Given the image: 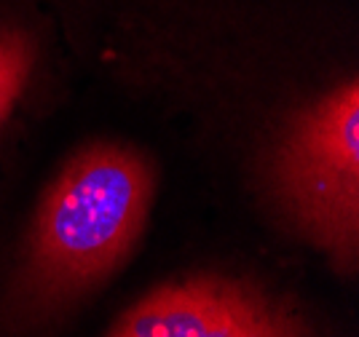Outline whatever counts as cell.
<instances>
[{
  "instance_id": "obj_1",
  "label": "cell",
  "mask_w": 359,
  "mask_h": 337,
  "mask_svg": "<svg viewBox=\"0 0 359 337\" xmlns=\"http://www.w3.org/2000/svg\"><path fill=\"white\" fill-rule=\"evenodd\" d=\"M158 195V166L118 137L78 145L43 182L3 265L8 308L60 313L132 260Z\"/></svg>"
},
{
  "instance_id": "obj_2",
  "label": "cell",
  "mask_w": 359,
  "mask_h": 337,
  "mask_svg": "<svg viewBox=\"0 0 359 337\" xmlns=\"http://www.w3.org/2000/svg\"><path fill=\"white\" fill-rule=\"evenodd\" d=\"M105 337H309L298 308L263 281L194 270L121 313Z\"/></svg>"
},
{
  "instance_id": "obj_3",
  "label": "cell",
  "mask_w": 359,
  "mask_h": 337,
  "mask_svg": "<svg viewBox=\"0 0 359 337\" xmlns=\"http://www.w3.org/2000/svg\"><path fill=\"white\" fill-rule=\"evenodd\" d=\"M70 59L57 22L35 0H0V147L43 107Z\"/></svg>"
},
{
  "instance_id": "obj_4",
  "label": "cell",
  "mask_w": 359,
  "mask_h": 337,
  "mask_svg": "<svg viewBox=\"0 0 359 337\" xmlns=\"http://www.w3.org/2000/svg\"><path fill=\"white\" fill-rule=\"evenodd\" d=\"M60 27L75 59H94L100 35L118 0H35Z\"/></svg>"
}]
</instances>
